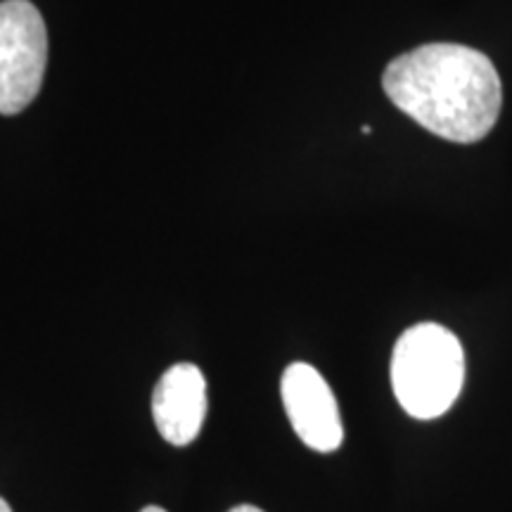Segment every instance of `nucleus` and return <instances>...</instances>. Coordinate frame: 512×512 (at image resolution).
Masks as SVG:
<instances>
[{
  "label": "nucleus",
  "instance_id": "obj_4",
  "mask_svg": "<svg viewBox=\"0 0 512 512\" xmlns=\"http://www.w3.org/2000/svg\"><path fill=\"white\" fill-rule=\"evenodd\" d=\"M285 413L292 430L318 453H332L342 446L344 427L330 384L309 363H292L280 382Z\"/></svg>",
  "mask_w": 512,
  "mask_h": 512
},
{
  "label": "nucleus",
  "instance_id": "obj_3",
  "mask_svg": "<svg viewBox=\"0 0 512 512\" xmlns=\"http://www.w3.org/2000/svg\"><path fill=\"white\" fill-rule=\"evenodd\" d=\"M48 64V31L29 0L0 3V114H19L41 91Z\"/></svg>",
  "mask_w": 512,
  "mask_h": 512
},
{
  "label": "nucleus",
  "instance_id": "obj_2",
  "mask_svg": "<svg viewBox=\"0 0 512 512\" xmlns=\"http://www.w3.org/2000/svg\"><path fill=\"white\" fill-rule=\"evenodd\" d=\"M463 382V347L444 325L420 323L399 337L392 354V387L408 415L439 418L458 401Z\"/></svg>",
  "mask_w": 512,
  "mask_h": 512
},
{
  "label": "nucleus",
  "instance_id": "obj_1",
  "mask_svg": "<svg viewBox=\"0 0 512 512\" xmlns=\"http://www.w3.org/2000/svg\"><path fill=\"white\" fill-rule=\"evenodd\" d=\"M382 86L403 114L451 143H477L501 114L494 62L475 48L430 43L389 62Z\"/></svg>",
  "mask_w": 512,
  "mask_h": 512
},
{
  "label": "nucleus",
  "instance_id": "obj_6",
  "mask_svg": "<svg viewBox=\"0 0 512 512\" xmlns=\"http://www.w3.org/2000/svg\"><path fill=\"white\" fill-rule=\"evenodd\" d=\"M228 512H264V510L256 508V505H235V508L228 510Z\"/></svg>",
  "mask_w": 512,
  "mask_h": 512
},
{
  "label": "nucleus",
  "instance_id": "obj_7",
  "mask_svg": "<svg viewBox=\"0 0 512 512\" xmlns=\"http://www.w3.org/2000/svg\"><path fill=\"white\" fill-rule=\"evenodd\" d=\"M140 512H166V510L159 508V505H147V508H143Z\"/></svg>",
  "mask_w": 512,
  "mask_h": 512
},
{
  "label": "nucleus",
  "instance_id": "obj_5",
  "mask_svg": "<svg viewBox=\"0 0 512 512\" xmlns=\"http://www.w3.org/2000/svg\"><path fill=\"white\" fill-rule=\"evenodd\" d=\"M152 418L169 444L188 446L197 439L207 418V380L195 363H176L159 377Z\"/></svg>",
  "mask_w": 512,
  "mask_h": 512
},
{
  "label": "nucleus",
  "instance_id": "obj_8",
  "mask_svg": "<svg viewBox=\"0 0 512 512\" xmlns=\"http://www.w3.org/2000/svg\"><path fill=\"white\" fill-rule=\"evenodd\" d=\"M0 512H12V508L8 505V501H5V498H0Z\"/></svg>",
  "mask_w": 512,
  "mask_h": 512
}]
</instances>
